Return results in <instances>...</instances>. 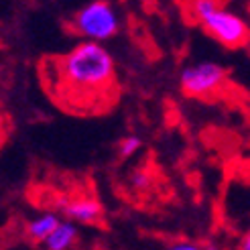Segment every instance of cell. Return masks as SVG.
Returning a JSON list of instances; mask_svg holds the SVG:
<instances>
[{"mask_svg":"<svg viewBox=\"0 0 250 250\" xmlns=\"http://www.w3.org/2000/svg\"><path fill=\"white\" fill-rule=\"evenodd\" d=\"M37 69L49 100L71 116L106 114L120 98L114 57L100 43L82 41L65 53L47 55Z\"/></svg>","mask_w":250,"mask_h":250,"instance_id":"cell-1","label":"cell"},{"mask_svg":"<svg viewBox=\"0 0 250 250\" xmlns=\"http://www.w3.org/2000/svg\"><path fill=\"white\" fill-rule=\"evenodd\" d=\"M187 12L193 22L202 24L211 39L228 49L246 47L250 41V27L248 22L238 17L236 12L220 8L211 0H197L187 4Z\"/></svg>","mask_w":250,"mask_h":250,"instance_id":"cell-2","label":"cell"},{"mask_svg":"<svg viewBox=\"0 0 250 250\" xmlns=\"http://www.w3.org/2000/svg\"><path fill=\"white\" fill-rule=\"evenodd\" d=\"M67 29L87 43L102 45L104 41L112 39L120 31V19L110 2L96 0V2L82 6L67 21Z\"/></svg>","mask_w":250,"mask_h":250,"instance_id":"cell-3","label":"cell"},{"mask_svg":"<svg viewBox=\"0 0 250 250\" xmlns=\"http://www.w3.org/2000/svg\"><path fill=\"white\" fill-rule=\"evenodd\" d=\"M226 78H228V73L220 63L199 61V63L187 65L181 71L179 85L185 96L208 100L211 96H216L226 85Z\"/></svg>","mask_w":250,"mask_h":250,"instance_id":"cell-4","label":"cell"},{"mask_svg":"<svg viewBox=\"0 0 250 250\" xmlns=\"http://www.w3.org/2000/svg\"><path fill=\"white\" fill-rule=\"evenodd\" d=\"M63 211L73 224H96L102 220V214H104L102 204L90 195L69 197L67 204H63Z\"/></svg>","mask_w":250,"mask_h":250,"instance_id":"cell-5","label":"cell"},{"mask_svg":"<svg viewBox=\"0 0 250 250\" xmlns=\"http://www.w3.org/2000/svg\"><path fill=\"white\" fill-rule=\"evenodd\" d=\"M61 224L59 216L53 214V211H45V214L41 216H37L35 220L29 222V226H27V238L31 242H41L45 244L47 238L55 232V228Z\"/></svg>","mask_w":250,"mask_h":250,"instance_id":"cell-6","label":"cell"},{"mask_svg":"<svg viewBox=\"0 0 250 250\" xmlns=\"http://www.w3.org/2000/svg\"><path fill=\"white\" fill-rule=\"evenodd\" d=\"M78 240V228L73 222H61L55 232L49 236L45 248L47 250H71Z\"/></svg>","mask_w":250,"mask_h":250,"instance_id":"cell-7","label":"cell"},{"mask_svg":"<svg viewBox=\"0 0 250 250\" xmlns=\"http://www.w3.org/2000/svg\"><path fill=\"white\" fill-rule=\"evenodd\" d=\"M143 146L139 136H124V139L118 143V151H120V157H132L134 153H139V148Z\"/></svg>","mask_w":250,"mask_h":250,"instance_id":"cell-8","label":"cell"},{"mask_svg":"<svg viewBox=\"0 0 250 250\" xmlns=\"http://www.w3.org/2000/svg\"><path fill=\"white\" fill-rule=\"evenodd\" d=\"M151 185V173L145 171V169H139L134 175H132V187L136 189H145V187Z\"/></svg>","mask_w":250,"mask_h":250,"instance_id":"cell-9","label":"cell"},{"mask_svg":"<svg viewBox=\"0 0 250 250\" xmlns=\"http://www.w3.org/2000/svg\"><path fill=\"white\" fill-rule=\"evenodd\" d=\"M169 250H204V248L199 244H195V242H189V240H179V242L171 244Z\"/></svg>","mask_w":250,"mask_h":250,"instance_id":"cell-10","label":"cell"},{"mask_svg":"<svg viewBox=\"0 0 250 250\" xmlns=\"http://www.w3.org/2000/svg\"><path fill=\"white\" fill-rule=\"evenodd\" d=\"M6 141H8V120L2 112H0V148L4 146Z\"/></svg>","mask_w":250,"mask_h":250,"instance_id":"cell-11","label":"cell"},{"mask_svg":"<svg viewBox=\"0 0 250 250\" xmlns=\"http://www.w3.org/2000/svg\"><path fill=\"white\" fill-rule=\"evenodd\" d=\"M240 250H250V232H246L240 240Z\"/></svg>","mask_w":250,"mask_h":250,"instance_id":"cell-12","label":"cell"},{"mask_svg":"<svg viewBox=\"0 0 250 250\" xmlns=\"http://www.w3.org/2000/svg\"><path fill=\"white\" fill-rule=\"evenodd\" d=\"M246 47H248V51H250V41H248V45H246Z\"/></svg>","mask_w":250,"mask_h":250,"instance_id":"cell-13","label":"cell"}]
</instances>
